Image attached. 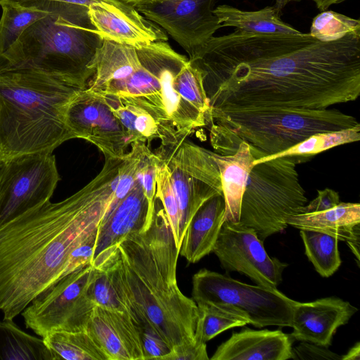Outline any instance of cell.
I'll return each mask as SVG.
<instances>
[{
    "instance_id": "4316f807",
    "label": "cell",
    "mask_w": 360,
    "mask_h": 360,
    "mask_svg": "<svg viewBox=\"0 0 360 360\" xmlns=\"http://www.w3.org/2000/svg\"><path fill=\"white\" fill-rule=\"evenodd\" d=\"M42 338L53 360H108L104 351L86 330L53 332Z\"/></svg>"
},
{
    "instance_id": "f1b7e54d",
    "label": "cell",
    "mask_w": 360,
    "mask_h": 360,
    "mask_svg": "<svg viewBox=\"0 0 360 360\" xmlns=\"http://www.w3.org/2000/svg\"><path fill=\"white\" fill-rule=\"evenodd\" d=\"M360 140V124L340 130L314 134L292 147L276 154L256 158L253 165L284 156H304L311 158L335 146Z\"/></svg>"
},
{
    "instance_id": "8fae6325",
    "label": "cell",
    "mask_w": 360,
    "mask_h": 360,
    "mask_svg": "<svg viewBox=\"0 0 360 360\" xmlns=\"http://www.w3.org/2000/svg\"><path fill=\"white\" fill-rule=\"evenodd\" d=\"M157 154L167 164L179 205L176 245L179 250L185 231L195 212L211 197L222 194L220 174L213 151L187 139L167 153Z\"/></svg>"
},
{
    "instance_id": "277c9868",
    "label": "cell",
    "mask_w": 360,
    "mask_h": 360,
    "mask_svg": "<svg viewBox=\"0 0 360 360\" xmlns=\"http://www.w3.org/2000/svg\"><path fill=\"white\" fill-rule=\"evenodd\" d=\"M94 92L147 111L165 136L162 151L207 127L210 105L202 73L167 41L129 51Z\"/></svg>"
},
{
    "instance_id": "52a82bcc",
    "label": "cell",
    "mask_w": 360,
    "mask_h": 360,
    "mask_svg": "<svg viewBox=\"0 0 360 360\" xmlns=\"http://www.w3.org/2000/svg\"><path fill=\"white\" fill-rule=\"evenodd\" d=\"M103 41L88 13L75 20L48 14L28 27L1 58L5 66L31 69L84 89Z\"/></svg>"
},
{
    "instance_id": "ba28073f",
    "label": "cell",
    "mask_w": 360,
    "mask_h": 360,
    "mask_svg": "<svg viewBox=\"0 0 360 360\" xmlns=\"http://www.w3.org/2000/svg\"><path fill=\"white\" fill-rule=\"evenodd\" d=\"M304 156H284L253 165L243 195L239 224L251 228L259 238L284 231L286 220L302 213L307 202L296 165Z\"/></svg>"
},
{
    "instance_id": "74e56055",
    "label": "cell",
    "mask_w": 360,
    "mask_h": 360,
    "mask_svg": "<svg viewBox=\"0 0 360 360\" xmlns=\"http://www.w3.org/2000/svg\"><path fill=\"white\" fill-rule=\"evenodd\" d=\"M292 354L293 359L341 360V356L329 350L328 347L305 341H301L292 348Z\"/></svg>"
},
{
    "instance_id": "d6986e66",
    "label": "cell",
    "mask_w": 360,
    "mask_h": 360,
    "mask_svg": "<svg viewBox=\"0 0 360 360\" xmlns=\"http://www.w3.org/2000/svg\"><path fill=\"white\" fill-rule=\"evenodd\" d=\"M86 330L108 360H144L137 326L126 311L95 306Z\"/></svg>"
},
{
    "instance_id": "8992f818",
    "label": "cell",
    "mask_w": 360,
    "mask_h": 360,
    "mask_svg": "<svg viewBox=\"0 0 360 360\" xmlns=\"http://www.w3.org/2000/svg\"><path fill=\"white\" fill-rule=\"evenodd\" d=\"M207 122L215 153L226 155L245 141L267 155L283 152L314 134L359 124L337 109L271 106L210 108Z\"/></svg>"
},
{
    "instance_id": "7c38bea8",
    "label": "cell",
    "mask_w": 360,
    "mask_h": 360,
    "mask_svg": "<svg viewBox=\"0 0 360 360\" xmlns=\"http://www.w3.org/2000/svg\"><path fill=\"white\" fill-rule=\"evenodd\" d=\"M55 155L25 154L0 164V226L50 200L60 181Z\"/></svg>"
},
{
    "instance_id": "603a6c76",
    "label": "cell",
    "mask_w": 360,
    "mask_h": 360,
    "mask_svg": "<svg viewBox=\"0 0 360 360\" xmlns=\"http://www.w3.org/2000/svg\"><path fill=\"white\" fill-rule=\"evenodd\" d=\"M226 205L223 194L206 200L195 212L184 234L179 255L195 263L212 252L225 221Z\"/></svg>"
},
{
    "instance_id": "6da1fadb",
    "label": "cell",
    "mask_w": 360,
    "mask_h": 360,
    "mask_svg": "<svg viewBox=\"0 0 360 360\" xmlns=\"http://www.w3.org/2000/svg\"><path fill=\"white\" fill-rule=\"evenodd\" d=\"M188 60L202 73L210 108L325 109L360 94V33L321 41L309 33L236 29L213 36Z\"/></svg>"
},
{
    "instance_id": "83f0119b",
    "label": "cell",
    "mask_w": 360,
    "mask_h": 360,
    "mask_svg": "<svg viewBox=\"0 0 360 360\" xmlns=\"http://www.w3.org/2000/svg\"><path fill=\"white\" fill-rule=\"evenodd\" d=\"M199 316L195 331V339L206 343L224 331L249 324V320L241 311L229 304H196Z\"/></svg>"
},
{
    "instance_id": "5bb4252c",
    "label": "cell",
    "mask_w": 360,
    "mask_h": 360,
    "mask_svg": "<svg viewBox=\"0 0 360 360\" xmlns=\"http://www.w3.org/2000/svg\"><path fill=\"white\" fill-rule=\"evenodd\" d=\"M226 271L245 274L257 285L276 288L288 264L269 256L254 229L224 221L212 249Z\"/></svg>"
},
{
    "instance_id": "30bf717a",
    "label": "cell",
    "mask_w": 360,
    "mask_h": 360,
    "mask_svg": "<svg viewBox=\"0 0 360 360\" xmlns=\"http://www.w3.org/2000/svg\"><path fill=\"white\" fill-rule=\"evenodd\" d=\"M96 271L89 264L35 297L21 313L26 328L41 338L57 331L85 330L95 307L87 288Z\"/></svg>"
},
{
    "instance_id": "d6a6232c",
    "label": "cell",
    "mask_w": 360,
    "mask_h": 360,
    "mask_svg": "<svg viewBox=\"0 0 360 360\" xmlns=\"http://www.w3.org/2000/svg\"><path fill=\"white\" fill-rule=\"evenodd\" d=\"M351 33H360V21L333 11H324L312 20L309 34L321 41L340 39Z\"/></svg>"
},
{
    "instance_id": "1f68e13d",
    "label": "cell",
    "mask_w": 360,
    "mask_h": 360,
    "mask_svg": "<svg viewBox=\"0 0 360 360\" xmlns=\"http://www.w3.org/2000/svg\"><path fill=\"white\" fill-rule=\"evenodd\" d=\"M117 0H0L22 7L32 8L49 14L57 15L68 20L77 19L88 13V7L98 4L107 6L117 4Z\"/></svg>"
},
{
    "instance_id": "7bdbcfd3",
    "label": "cell",
    "mask_w": 360,
    "mask_h": 360,
    "mask_svg": "<svg viewBox=\"0 0 360 360\" xmlns=\"http://www.w3.org/2000/svg\"><path fill=\"white\" fill-rule=\"evenodd\" d=\"M300 0H275V5L274 6L279 15H281L283 8L292 1H300Z\"/></svg>"
},
{
    "instance_id": "7402d4cb",
    "label": "cell",
    "mask_w": 360,
    "mask_h": 360,
    "mask_svg": "<svg viewBox=\"0 0 360 360\" xmlns=\"http://www.w3.org/2000/svg\"><path fill=\"white\" fill-rule=\"evenodd\" d=\"M266 155L245 141H240L238 147L226 155L213 152L225 201V221L239 222L242 198L253 162Z\"/></svg>"
},
{
    "instance_id": "cb8c5ba5",
    "label": "cell",
    "mask_w": 360,
    "mask_h": 360,
    "mask_svg": "<svg viewBox=\"0 0 360 360\" xmlns=\"http://www.w3.org/2000/svg\"><path fill=\"white\" fill-rule=\"evenodd\" d=\"M222 27L260 34H297L299 30L283 22L274 6L248 11L229 5H220L213 9Z\"/></svg>"
},
{
    "instance_id": "e575fe53",
    "label": "cell",
    "mask_w": 360,
    "mask_h": 360,
    "mask_svg": "<svg viewBox=\"0 0 360 360\" xmlns=\"http://www.w3.org/2000/svg\"><path fill=\"white\" fill-rule=\"evenodd\" d=\"M96 269V274L87 288V295L90 300L95 306L124 311V306L113 287L108 270L103 265Z\"/></svg>"
},
{
    "instance_id": "60d3db41",
    "label": "cell",
    "mask_w": 360,
    "mask_h": 360,
    "mask_svg": "<svg viewBox=\"0 0 360 360\" xmlns=\"http://www.w3.org/2000/svg\"><path fill=\"white\" fill-rule=\"evenodd\" d=\"M360 359V343L356 342L350 349L341 356V360H359Z\"/></svg>"
},
{
    "instance_id": "d590c367",
    "label": "cell",
    "mask_w": 360,
    "mask_h": 360,
    "mask_svg": "<svg viewBox=\"0 0 360 360\" xmlns=\"http://www.w3.org/2000/svg\"><path fill=\"white\" fill-rule=\"evenodd\" d=\"M134 322L138 328L144 360H162L171 351L168 344L146 320L138 319Z\"/></svg>"
},
{
    "instance_id": "b9f144b4",
    "label": "cell",
    "mask_w": 360,
    "mask_h": 360,
    "mask_svg": "<svg viewBox=\"0 0 360 360\" xmlns=\"http://www.w3.org/2000/svg\"><path fill=\"white\" fill-rule=\"evenodd\" d=\"M346 0H314L316 7L321 11H326L333 4L341 3Z\"/></svg>"
},
{
    "instance_id": "ac0fdd59",
    "label": "cell",
    "mask_w": 360,
    "mask_h": 360,
    "mask_svg": "<svg viewBox=\"0 0 360 360\" xmlns=\"http://www.w3.org/2000/svg\"><path fill=\"white\" fill-rule=\"evenodd\" d=\"M356 311L357 308L349 302L335 297L309 302H296L290 335L294 340L328 347L338 328L347 324Z\"/></svg>"
},
{
    "instance_id": "ee69618b",
    "label": "cell",
    "mask_w": 360,
    "mask_h": 360,
    "mask_svg": "<svg viewBox=\"0 0 360 360\" xmlns=\"http://www.w3.org/2000/svg\"><path fill=\"white\" fill-rule=\"evenodd\" d=\"M117 1H120L124 4H129L130 6H132L133 4H134L139 1H143V0H117Z\"/></svg>"
},
{
    "instance_id": "5b68a950",
    "label": "cell",
    "mask_w": 360,
    "mask_h": 360,
    "mask_svg": "<svg viewBox=\"0 0 360 360\" xmlns=\"http://www.w3.org/2000/svg\"><path fill=\"white\" fill-rule=\"evenodd\" d=\"M80 90L40 72L1 65V163L25 154L52 153L75 139L66 112Z\"/></svg>"
},
{
    "instance_id": "f6af8a7d",
    "label": "cell",
    "mask_w": 360,
    "mask_h": 360,
    "mask_svg": "<svg viewBox=\"0 0 360 360\" xmlns=\"http://www.w3.org/2000/svg\"><path fill=\"white\" fill-rule=\"evenodd\" d=\"M0 164H1V161H0Z\"/></svg>"
},
{
    "instance_id": "9c48e42d",
    "label": "cell",
    "mask_w": 360,
    "mask_h": 360,
    "mask_svg": "<svg viewBox=\"0 0 360 360\" xmlns=\"http://www.w3.org/2000/svg\"><path fill=\"white\" fill-rule=\"evenodd\" d=\"M196 304H229L243 312L256 328L291 327L296 301L276 288L250 285L206 269L193 276Z\"/></svg>"
},
{
    "instance_id": "44dd1931",
    "label": "cell",
    "mask_w": 360,
    "mask_h": 360,
    "mask_svg": "<svg viewBox=\"0 0 360 360\" xmlns=\"http://www.w3.org/2000/svg\"><path fill=\"white\" fill-rule=\"evenodd\" d=\"M288 226L300 230L326 233L345 241L359 264L360 205L339 202L333 208L316 212L300 213L289 217Z\"/></svg>"
},
{
    "instance_id": "4fadbf2b",
    "label": "cell",
    "mask_w": 360,
    "mask_h": 360,
    "mask_svg": "<svg viewBox=\"0 0 360 360\" xmlns=\"http://www.w3.org/2000/svg\"><path fill=\"white\" fill-rule=\"evenodd\" d=\"M216 0H143L132 5L163 28L191 56L221 27L213 9Z\"/></svg>"
},
{
    "instance_id": "836d02e7",
    "label": "cell",
    "mask_w": 360,
    "mask_h": 360,
    "mask_svg": "<svg viewBox=\"0 0 360 360\" xmlns=\"http://www.w3.org/2000/svg\"><path fill=\"white\" fill-rule=\"evenodd\" d=\"M155 197L162 205L176 242L179 224V205L173 191L169 167L166 161L160 156L156 165Z\"/></svg>"
},
{
    "instance_id": "e0dca14e",
    "label": "cell",
    "mask_w": 360,
    "mask_h": 360,
    "mask_svg": "<svg viewBox=\"0 0 360 360\" xmlns=\"http://www.w3.org/2000/svg\"><path fill=\"white\" fill-rule=\"evenodd\" d=\"M91 24L103 40L139 48L158 41H167V34L146 19L134 6L123 2L88 7Z\"/></svg>"
},
{
    "instance_id": "ab89813d",
    "label": "cell",
    "mask_w": 360,
    "mask_h": 360,
    "mask_svg": "<svg viewBox=\"0 0 360 360\" xmlns=\"http://www.w3.org/2000/svg\"><path fill=\"white\" fill-rule=\"evenodd\" d=\"M318 195L307 205H304L302 213H310L324 211L336 206L340 202L338 192L330 188L318 190Z\"/></svg>"
},
{
    "instance_id": "9a60e30c",
    "label": "cell",
    "mask_w": 360,
    "mask_h": 360,
    "mask_svg": "<svg viewBox=\"0 0 360 360\" xmlns=\"http://www.w3.org/2000/svg\"><path fill=\"white\" fill-rule=\"evenodd\" d=\"M66 123L75 139L94 144L105 158H122L129 150L124 128L108 103L88 88L80 90L70 103Z\"/></svg>"
},
{
    "instance_id": "7a4b0ae2",
    "label": "cell",
    "mask_w": 360,
    "mask_h": 360,
    "mask_svg": "<svg viewBox=\"0 0 360 360\" xmlns=\"http://www.w3.org/2000/svg\"><path fill=\"white\" fill-rule=\"evenodd\" d=\"M121 175L105 165L79 191L48 200L0 226V311L13 320L60 278L71 252L115 207Z\"/></svg>"
},
{
    "instance_id": "ffe728a7",
    "label": "cell",
    "mask_w": 360,
    "mask_h": 360,
    "mask_svg": "<svg viewBox=\"0 0 360 360\" xmlns=\"http://www.w3.org/2000/svg\"><path fill=\"white\" fill-rule=\"evenodd\" d=\"M290 334L281 330H255L248 328L233 333L217 349L212 360L293 359Z\"/></svg>"
},
{
    "instance_id": "2e32d148",
    "label": "cell",
    "mask_w": 360,
    "mask_h": 360,
    "mask_svg": "<svg viewBox=\"0 0 360 360\" xmlns=\"http://www.w3.org/2000/svg\"><path fill=\"white\" fill-rule=\"evenodd\" d=\"M154 210L155 207L150 206L136 174L127 195L98 227L91 264L99 266L122 240L132 233L146 230Z\"/></svg>"
},
{
    "instance_id": "d4e9b609",
    "label": "cell",
    "mask_w": 360,
    "mask_h": 360,
    "mask_svg": "<svg viewBox=\"0 0 360 360\" xmlns=\"http://www.w3.org/2000/svg\"><path fill=\"white\" fill-rule=\"evenodd\" d=\"M0 360H53L42 338L22 330L11 319L0 320Z\"/></svg>"
},
{
    "instance_id": "f546056e",
    "label": "cell",
    "mask_w": 360,
    "mask_h": 360,
    "mask_svg": "<svg viewBox=\"0 0 360 360\" xmlns=\"http://www.w3.org/2000/svg\"><path fill=\"white\" fill-rule=\"evenodd\" d=\"M305 254L315 270L324 278L331 276L341 265L339 240L324 233L300 230Z\"/></svg>"
},
{
    "instance_id": "f35d334b",
    "label": "cell",
    "mask_w": 360,
    "mask_h": 360,
    "mask_svg": "<svg viewBox=\"0 0 360 360\" xmlns=\"http://www.w3.org/2000/svg\"><path fill=\"white\" fill-rule=\"evenodd\" d=\"M206 343L195 342L171 349L162 360H208Z\"/></svg>"
},
{
    "instance_id": "484cf974",
    "label": "cell",
    "mask_w": 360,
    "mask_h": 360,
    "mask_svg": "<svg viewBox=\"0 0 360 360\" xmlns=\"http://www.w3.org/2000/svg\"><path fill=\"white\" fill-rule=\"evenodd\" d=\"M103 97L122 125L130 145L136 141L148 144L153 140L159 139L161 141L160 148L166 146L163 131L147 111L115 98Z\"/></svg>"
},
{
    "instance_id": "4dcf8cb0",
    "label": "cell",
    "mask_w": 360,
    "mask_h": 360,
    "mask_svg": "<svg viewBox=\"0 0 360 360\" xmlns=\"http://www.w3.org/2000/svg\"><path fill=\"white\" fill-rule=\"evenodd\" d=\"M2 15L0 19V57L18 41L23 32L49 13L22 7L10 2H0Z\"/></svg>"
},
{
    "instance_id": "3957f363",
    "label": "cell",
    "mask_w": 360,
    "mask_h": 360,
    "mask_svg": "<svg viewBox=\"0 0 360 360\" xmlns=\"http://www.w3.org/2000/svg\"><path fill=\"white\" fill-rule=\"evenodd\" d=\"M179 255L165 212L156 198L149 226L122 240L100 265L108 270L124 311L132 319L148 321L171 349L196 342L199 316L195 301L177 285Z\"/></svg>"
},
{
    "instance_id": "8d00e7d4",
    "label": "cell",
    "mask_w": 360,
    "mask_h": 360,
    "mask_svg": "<svg viewBox=\"0 0 360 360\" xmlns=\"http://www.w3.org/2000/svg\"><path fill=\"white\" fill-rule=\"evenodd\" d=\"M97 231L98 229L93 231L71 252L62 273L60 279L67 275L91 264L96 241Z\"/></svg>"
}]
</instances>
